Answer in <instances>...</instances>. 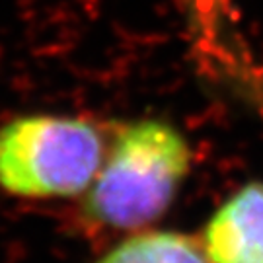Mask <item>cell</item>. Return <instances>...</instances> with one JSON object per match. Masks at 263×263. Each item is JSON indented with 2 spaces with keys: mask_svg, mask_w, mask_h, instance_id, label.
<instances>
[{
  "mask_svg": "<svg viewBox=\"0 0 263 263\" xmlns=\"http://www.w3.org/2000/svg\"><path fill=\"white\" fill-rule=\"evenodd\" d=\"M193 168V148L176 125L142 117L111 127L102 168L76 199L86 232L129 234L158 222Z\"/></svg>",
  "mask_w": 263,
  "mask_h": 263,
  "instance_id": "1",
  "label": "cell"
},
{
  "mask_svg": "<svg viewBox=\"0 0 263 263\" xmlns=\"http://www.w3.org/2000/svg\"><path fill=\"white\" fill-rule=\"evenodd\" d=\"M111 127L72 113H18L0 125V191L28 203L76 201L102 168Z\"/></svg>",
  "mask_w": 263,
  "mask_h": 263,
  "instance_id": "2",
  "label": "cell"
},
{
  "mask_svg": "<svg viewBox=\"0 0 263 263\" xmlns=\"http://www.w3.org/2000/svg\"><path fill=\"white\" fill-rule=\"evenodd\" d=\"M199 242L209 263H263V181L232 191L209 215Z\"/></svg>",
  "mask_w": 263,
  "mask_h": 263,
  "instance_id": "3",
  "label": "cell"
},
{
  "mask_svg": "<svg viewBox=\"0 0 263 263\" xmlns=\"http://www.w3.org/2000/svg\"><path fill=\"white\" fill-rule=\"evenodd\" d=\"M94 263H209L199 236L166 230L141 228L123 234Z\"/></svg>",
  "mask_w": 263,
  "mask_h": 263,
  "instance_id": "4",
  "label": "cell"
}]
</instances>
